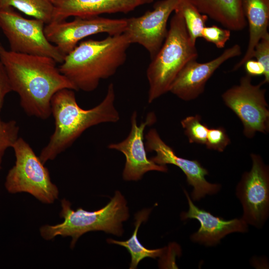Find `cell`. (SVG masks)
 <instances>
[{
	"instance_id": "cell-1",
	"label": "cell",
	"mask_w": 269,
	"mask_h": 269,
	"mask_svg": "<svg viewBox=\"0 0 269 269\" xmlns=\"http://www.w3.org/2000/svg\"><path fill=\"white\" fill-rule=\"evenodd\" d=\"M0 61L7 73L12 91L30 116L45 120L51 115V101L60 90L76 91L52 58L6 50L0 44Z\"/></svg>"
},
{
	"instance_id": "cell-2",
	"label": "cell",
	"mask_w": 269,
	"mask_h": 269,
	"mask_svg": "<svg viewBox=\"0 0 269 269\" xmlns=\"http://www.w3.org/2000/svg\"><path fill=\"white\" fill-rule=\"evenodd\" d=\"M115 97L114 85L110 83L104 99L94 107L85 110L78 105L74 90L63 89L56 92L51 101L55 129L40 153L42 163L54 159L87 129L103 123L118 122L120 116L115 106Z\"/></svg>"
},
{
	"instance_id": "cell-3",
	"label": "cell",
	"mask_w": 269,
	"mask_h": 269,
	"mask_svg": "<svg viewBox=\"0 0 269 269\" xmlns=\"http://www.w3.org/2000/svg\"><path fill=\"white\" fill-rule=\"evenodd\" d=\"M131 44L124 33L81 41L65 55L59 69L76 91H93L102 80L113 76L124 64Z\"/></svg>"
},
{
	"instance_id": "cell-4",
	"label": "cell",
	"mask_w": 269,
	"mask_h": 269,
	"mask_svg": "<svg viewBox=\"0 0 269 269\" xmlns=\"http://www.w3.org/2000/svg\"><path fill=\"white\" fill-rule=\"evenodd\" d=\"M60 217L63 222L54 225H45L40 228L41 237L51 240L57 236L71 237V248L74 247L80 236L90 231H102L118 236L124 232L122 222L129 214L127 201L119 191L110 201L99 210L89 211L82 208H71V203L65 199L61 201Z\"/></svg>"
},
{
	"instance_id": "cell-5",
	"label": "cell",
	"mask_w": 269,
	"mask_h": 269,
	"mask_svg": "<svg viewBox=\"0 0 269 269\" xmlns=\"http://www.w3.org/2000/svg\"><path fill=\"white\" fill-rule=\"evenodd\" d=\"M197 56L196 45L190 39L183 16L179 10H175L166 38L146 70L148 103H152L169 92L180 70Z\"/></svg>"
},
{
	"instance_id": "cell-6",
	"label": "cell",
	"mask_w": 269,
	"mask_h": 269,
	"mask_svg": "<svg viewBox=\"0 0 269 269\" xmlns=\"http://www.w3.org/2000/svg\"><path fill=\"white\" fill-rule=\"evenodd\" d=\"M12 148L15 162L6 176V190L12 194L28 193L43 203H53L58 198L59 190L39 157L22 137L18 138Z\"/></svg>"
},
{
	"instance_id": "cell-7",
	"label": "cell",
	"mask_w": 269,
	"mask_h": 269,
	"mask_svg": "<svg viewBox=\"0 0 269 269\" xmlns=\"http://www.w3.org/2000/svg\"><path fill=\"white\" fill-rule=\"evenodd\" d=\"M45 25L41 20L23 17L11 7L0 8V28L8 41L10 50L48 57L61 63L65 55L47 38Z\"/></svg>"
},
{
	"instance_id": "cell-8",
	"label": "cell",
	"mask_w": 269,
	"mask_h": 269,
	"mask_svg": "<svg viewBox=\"0 0 269 269\" xmlns=\"http://www.w3.org/2000/svg\"><path fill=\"white\" fill-rule=\"evenodd\" d=\"M252 83V76L242 77L238 85L227 90L222 95L226 106L239 118L243 126V134L249 138L258 132L267 134L269 131V110L265 98L266 90Z\"/></svg>"
},
{
	"instance_id": "cell-9",
	"label": "cell",
	"mask_w": 269,
	"mask_h": 269,
	"mask_svg": "<svg viewBox=\"0 0 269 269\" xmlns=\"http://www.w3.org/2000/svg\"><path fill=\"white\" fill-rule=\"evenodd\" d=\"M251 170L245 172L236 187L243 208V218L249 225L261 228L269 214V168L262 157L252 153Z\"/></svg>"
},
{
	"instance_id": "cell-10",
	"label": "cell",
	"mask_w": 269,
	"mask_h": 269,
	"mask_svg": "<svg viewBox=\"0 0 269 269\" xmlns=\"http://www.w3.org/2000/svg\"><path fill=\"white\" fill-rule=\"evenodd\" d=\"M126 25V18L75 17L71 21H52L45 24L44 32L48 40L66 55L84 38L102 33L120 34L125 32Z\"/></svg>"
},
{
	"instance_id": "cell-11",
	"label": "cell",
	"mask_w": 269,
	"mask_h": 269,
	"mask_svg": "<svg viewBox=\"0 0 269 269\" xmlns=\"http://www.w3.org/2000/svg\"><path fill=\"white\" fill-rule=\"evenodd\" d=\"M182 0L156 1L153 9L138 17L127 19L124 33L131 44L137 43L148 51L151 60L161 48L167 34V23L172 12Z\"/></svg>"
},
{
	"instance_id": "cell-12",
	"label": "cell",
	"mask_w": 269,
	"mask_h": 269,
	"mask_svg": "<svg viewBox=\"0 0 269 269\" xmlns=\"http://www.w3.org/2000/svg\"><path fill=\"white\" fill-rule=\"evenodd\" d=\"M144 138L146 151L156 153L149 158L151 160L161 165H174L184 172L188 184L193 187L191 196L192 201H199L207 195H213L220 191V184L206 180L205 176L208 174V171L199 161L178 156L162 139L155 129L149 130Z\"/></svg>"
},
{
	"instance_id": "cell-13",
	"label": "cell",
	"mask_w": 269,
	"mask_h": 269,
	"mask_svg": "<svg viewBox=\"0 0 269 269\" xmlns=\"http://www.w3.org/2000/svg\"><path fill=\"white\" fill-rule=\"evenodd\" d=\"M156 121L153 112L149 113L144 122L139 125L137 123V112L134 111L131 117V128L126 138L117 143H111L108 148L123 153L126 157V163L123 172V178L127 181H137L150 171L166 172V165L155 163L147 157L144 140V132L147 126L154 124Z\"/></svg>"
},
{
	"instance_id": "cell-14",
	"label": "cell",
	"mask_w": 269,
	"mask_h": 269,
	"mask_svg": "<svg viewBox=\"0 0 269 269\" xmlns=\"http://www.w3.org/2000/svg\"><path fill=\"white\" fill-rule=\"evenodd\" d=\"M241 54V47L236 44L210 61L199 63L196 59L189 61L174 79L169 92L183 101L196 99L203 93L207 82L214 72L226 61Z\"/></svg>"
},
{
	"instance_id": "cell-15",
	"label": "cell",
	"mask_w": 269,
	"mask_h": 269,
	"mask_svg": "<svg viewBox=\"0 0 269 269\" xmlns=\"http://www.w3.org/2000/svg\"><path fill=\"white\" fill-rule=\"evenodd\" d=\"M184 192L189 209L187 212L181 213L182 220L196 219L200 224L198 230L191 235L192 242L206 246H214L229 234L248 232V224L243 218L225 220L216 217L195 205L188 192L185 190Z\"/></svg>"
},
{
	"instance_id": "cell-16",
	"label": "cell",
	"mask_w": 269,
	"mask_h": 269,
	"mask_svg": "<svg viewBox=\"0 0 269 269\" xmlns=\"http://www.w3.org/2000/svg\"><path fill=\"white\" fill-rule=\"evenodd\" d=\"M153 0H55L52 21L70 16L93 17L103 13H127Z\"/></svg>"
},
{
	"instance_id": "cell-17",
	"label": "cell",
	"mask_w": 269,
	"mask_h": 269,
	"mask_svg": "<svg viewBox=\"0 0 269 269\" xmlns=\"http://www.w3.org/2000/svg\"><path fill=\"white\" fill-rule=\"evenodd\" d=\"M187 0L199 12L230 30L240 31L247 25L242 8V0Z\"/></svg>"
},
{
	"instance_id": "cell-18",
	"label": "cell",
	"mask_w": 269,
	"mask_h": 269,
	"mask_svg": "<svg viewBox=\"0 0 269 269\" xmlns=\"http://www.w3.org/2000/svg\"><path fill=\"white\" fill-rule=\"evenodd\" d=\"M242 8L249 27V40L246 52L234 67L236 71L253 58L254 48L260 39L269 34V0H242Z\"/></svg>"
},
{
	"instance_id": "cell-19",
	"label": "cell",
	"mask_w": 269,
	"mask_h": 269,
	"mask_svg": "<svg viewBox=\"0 0 269 269\" xmlns=\"http://www.w3.org/2000/svg\"><path fill=\"white\" fill-rule=\"evenodd\" d=\"M151 211L150 209H143L135 214L134 222L135 229L132 236L127 241H120L108 239L107 242L110 244H114L126 248L131 256V262L130 269H136L140 261L145 258L155 259L160 257L165 248L156 249H148L144 247L139 241L137 238V232L140 224L148 218Z\"/></svg>"
},
{
	"instance_id": "cell-20",
	"label": "cell",
	"mask_w": 269,
	"mask_h": 269,
	"mask_svg": "<svg viewBox=\"0 0 269 269\" xmlns=\"http://www.w3.org/2000/svg\"><path fill=\"white\" fill-rule=\"evenodd\" d=\"M11 7L45 24L52 20L54 4L51 0H0V8Z\"/></svg>"
},
{
	"instance_id": "cell-21",
	"label": "cell",
	"mask_w": 269,
	"mask_h": 269,
	"mask_svg": "<svg viewBox=\"0 0 269 269\" xmlns=\"http://www.w3.org/2000/svg\"><path fill=\"white\" fill-rule=\"evenodd\" d=\"M176 10L181 12L190 39L196 45L197 39L201 37L202 31L206 26L208 16L199 12L187 0H182Z\"/></svg>"
},
{
	"instance_id": "cell-22",
	"label": "cell",
	"mask_w": 269,
	"mask_h": 269,
	"mask_svg": "<svg viewBox=\"0 0 269 269\" xmlns=\"http://www.w3.org/2000/svg\"><path fill=\"white\" fill-rule=\"evenodd\" d=\"M181 125L190 143L206 144L209 128L201 122L200 115L187 117L181 120Z\"/></svg>"
},
{
	"instance_id": "cell-23",
	"label": "cell",
	"mask_w": 269,
	"mask_h": 269,
	"mask_svg": "<svg viewBox=\"0 0 269 269\" xmlns=\"http://www.w3.org/2000/svg\"><path fill=\"white\" fill-rule=\"evenodd\" d=\"M19 132V128L14 120L2 121L0 124V170L5 152L18 139Z\"/></svg>"
},
{
	"instance_id": "cell-24",
	"label": "cell",
	"mask_w": 269,
	"mask_h": 269,
	"mask_svg": "<svg viewBox=\"0 0 269 269\" xmlns=\"http://www.w3.org/2000/svg\"><path fill=\"white\" fill-rule=\"evenodd\" d=\"M230 143L231 140L223 127L209 128L205 144L208 149L223 152Z\"/></svg>"
},
{
	"instance_id": "cell-25",
	"label": "cell",
	"mask_w": 269,
	"mask_h": 269,
	"mask_svg": "<svg viewBox=\"0 0 269 269\" xmlns=\"http://www.w3.org/2000/svg\"><path fill=\"white\" fill-rule=\"evenodd\" d=\"M231 30L223 29L215 25L205 26L202 30L201 37L213 43L217 48H223L230 39Z\"/></svg>"
},
{
	"instance_id": "cell-26",
	"label": "cell",
	"mask_w": 269,
	"mask_h": 269,
	"mask_svg": "<svg viewBox=\"0 0 269 269\" xmlns=\"http://www.w3.org/2000/svg\"><path fill=\"white\" fill-rule=\"evenodd\" d=\"M260 62L265 69L263 84L269 82V34L262 37L255 46L253 58Z\"/></svg>"
},
{
	"instance_id": "cell-27",
	"label": "cell",
	"mask_w": 269,
	"mask_h": 269,
	"mask_svg": "<svg viewBox=\"0 0 269 269\" xmlns=\"http://www.w3.org/2000/svg\"><path fill=\"white\" fill-rule=\"evenodd\" d=\"M12 91L9 79L2 63L0 61V124L2 121L0 118V112L6 95Z\"/></svg>"
},
{
	"instance_id": "cell-28",
	"label": "cell",
	"mask_w": 269,
	"mask_h": 269,
	"mask_svg": "<svg viewBox=\"0 0 269 269\" xmlns=\"http://www.w3.org/2000/svg\"><path fill=\"white\" fill-rule=\"evenodd\" d=\"M247 74L251 76L264 75L265 69L263 65L257 60L250 59L244 64Z\"/></svg>"
},
{
	"instance_id": "cell-29",
	"label": "cell",
	"mask_w": 269,
	"mask_h": 269,
	"mask_svg": "<svg viewBox=\"0 0 269 269\" xmlns=\"http://www.w3.org/2000/svg\"><path fill=\"white\" fill-rule=\"evenodd\" d=\"M51 1L53 3L55 0H51Z\"/></svg>"
}]
</instances>
